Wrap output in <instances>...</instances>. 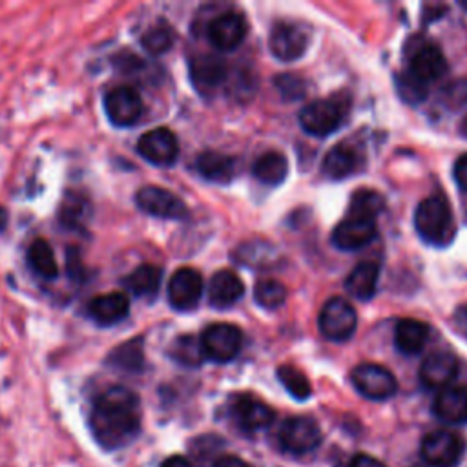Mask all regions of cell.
Instances as JSON below:
<instances>
[{
  "label": "cell",
  "instance_id": "31",
  "mask_svg": "<svg viewBox=\"0 0 467 467\" xmlns=\"http://www.w3.org/2000/svg\"><path fill=\"white\" fill-rule=\"evenodd\" d=\"M288 171L286 157L279 151H265L254 162V177L263 184L275 186L285 181Z\"/></svg>",
  "mask_w": 467,
  "mask_h": 467
},
{
  "label": "cell",
  "instance_id": "42",
  "mask_svg": "<svg viewBox=\"0 0 467 467\" xmlns=\"http://www.w3.org/2000/svg\"><path fill=\"white\" fill-rule=\"evenodd\" d=\"M212 467H250V465L235 454H224V456H219Z\"/></svg>",
  "mask_w": 467,
  "mask_h": 467
},
{
  "label": "cell",
  "instance_id": "16",
  "mask_svg": "<svg viewBox=\"0 0 467 467\" xmlns=\"http://www.w3.org/2000/svg\"><path fill=\"white\" fill-rule=\"evenodd\" d=\"M458 374V358L449 350L429 354L420 365V381L427 389H445Z\"/></svg>",
  "mask_w": 467,
  "mask_h": 467
},
{
  "label": "cell",
  "instance_id": "10",
  "mask_svg": "<svg viewBox=\"0 0 467 467\" xmlns=\"http://www.w3.org/2000/svg\"><path fill=\"white\" fill-rule=\"evenodd\" d=\"M310 42L308 31L296 22H277L274 24L268 38L272 55L281 62H292L299 58Z\"/></svg>",
  "mask_w": 467,
  "mask_h": 467
},
{
  "label": "cell",
  "instance_id": "4",
  "mask_svg": "<svg viewBox=\"0 0 467 467\" xmlns=\"http://www.w3.org/2000/svg\"><path fill=\"white\" fill-rule=\"evenodd\" d=\"M199 339L204 358L217 363H226L239 354L243 332L232 323H213L204 328Z\"/></svg>",
  "mask_w": 467,
  "mask_h": 467
},
{
  "label": "cell",
  "instance_id": "7",
  "mask_svg": "<svg viewBox=\"0 0 467 467\" xmlns=\"http://www.w3.org/2000/svg\"><path fill=\"white\" fill-rule=\"evenodd\" d=\"M356 390L368 400H387L396 394L398 383L390 370L376 363H361L350 374Z\"/></svg>",
  "mask_w": 467,
  "mask_h": 467
},
{
  "label": "cell",
  "instance_id": "19",
  "mask_svg": "<svg viewBox=\"0 0 467 467\" xmlns=\"http://www.w3.org/2000/svg\"><path fill=\"white\" fill-rule=\"evenodd\" d=\"M232 418L243 431L254 432L266 429L274 421V410L261 400L243 394L232 403Z\"/></svg>",
  "mask_w": 467,
  "mask_h": 467
},
{
  "label": "cell",
  "instance_id": "12",
  "mask_svg": "<svg viewBox=\"0 0 467 467\" xmlns=\"http://www.w3.org/2000/svg\"><path fill=\"white\" fill-rule=\"evenodd\" d=\"M137 151L155 166H170L179 155V142L168 128H153L137 140Z\"/></svg>",
  "mask_w": 467,
  "mask_h": 467
},
{
  "label": "cell",
  "instance_id": "15",
  "mask_svg": "<svg viewBox=\"0 0 467 467\" xmlns=\"http://www.w3.org/2000/svg\"><path fill=\"white\" fill-rule=\"evenodd\" d=\"M447 71V60L443 51L432 42H421L409 53V73L421 82L440 78Z\"/></svg>",
  "mask_w": 467,
  "mask_h": 467
},
{
  "label": "cell",
  "instance_id": "20",
  "mask_svg": "<svg viewBox=\"0 0 467 467\" xmlns=\"http://www.w3.org/2000/svg\"><path fill=\"white\" fill-rule=\"evenodd\" d=\"M130 314V299L122 292L97 296L88 303V316L102 327L120 323Z\"/></svg>",
  "mask_w": 467,
  "mask_h": 467
},
{
  "label": "cell",
  "instance_id": "36",
  "mask_svg": "<svg viewBox=\"0 0 467 467\" xmlns=\"http://www.w3.org/2000/svg\"><path fill=\"white\" fill-rule=\"evenodd\" d=\"M277 378L283 383V387L296 398V400H306L312 392V387L306 379V376L297 370L292 365H281L277 368Z\"/></svg>",
  "mask_w": 467,
  "mask_h": 467
},
{
  "label": "cell",
  "instance_id": "17",
  "mask_svg": "<svg viewBox=\"0 0 467 467\" xmlns=\"http://www.w3.org/2000/svg\"><path fill=\"white\" fill-rule=\"evenodd\" d=\"M376 221L363 217H345L332 232V243L339 250H359L376 237Z\"/></svg>",
  "mask_w": 467,
  "mask_h": 467
},
{
  "label": "cell",
  "instance_id": "27",
  "mask_svg": "<svg viewBox=\"0 0 467 467\" xmlns=\"http://www.w3.org/2000/svg\"><path fill=\"white\" fill-rule=\"evenodd\" d=\"M195 168L197 171L212 182H228L234 177L235 171V162L230 155L206 150L197 155L195 159Z\"/></svg>",
  "mask_w": 467,
  "mask_h": 467
},
{
  "label": "cell",
  "instance_id": "30",
  "mask_svg": "<svg viewBox=\"0 0 467 467\" xmlns=\"http://www.w3.org/2000/svg\"><path fill=\"white\" fill-rule=\"evenodd\" d=\"M142 337H135L115 347L108 356V365L124 372H140L144 368Z\"/></svg>",
  "mask_w": 467,
  "mask_h": 467
},
{
  "label": "cell",
  "instance_id": "5",
  "mask_svg": "<svg viewBox=\"0 0 467 467\" xmlns=\"http://www.w3.org/2000/svg\"><path fill=\"white\" fill-rule=\"evenodd\" d=\"M358 327V317L348 301L330 297L319 312V330L330 341L348 339Z\"/></svg>",
  "mask_w": 467,
  "mask_h": 467
},
{
  "label": "cell",
  "instance_id": "45",
  "mask_svg": "<svg viewBox=\"0 0 467 467\" xmlns=\"http://www.w3.org/2000/svg\"><path fill=\"white\" fill-rule=\"evenodd\" d=\"M460 131H462V135L467 137V115L463 117V120H462V124H460Z\"/></svg>",
  "mask_w": 467,
  "mask_h": 467
},
{
  "label": "cell",
  "instance_id": "40",
  "mask_svg": "<svg viewBox=\"0 0 467 467\" xmlns=\"http://www.w3.org/2000/svg\"><path fill=\"white\" fill-rule=\"evenodd\" d=\"M452 321H454V327L456 330L467 337V303H462L456 306L454 310V316H452Z\"/></svg>",
  "mask_w": 467,
  "mask_h": 467
},
{
  "label": "cell",
  "instance_id": "44",
  "mask_svg": "<svg viewBox=\"0 0 467 467\" xmlns=\"http://www.w3.org/2000/svg\"><path fill=\"white\" fill-rule=\"evenodd\" d=\"M5 226H7V212H5V208L0 206V232H4Z\"/></svg>",
  "mask_w": 467,
  "mask_h": 467
},
{
  "label": "cell",
  "instance_id": "23",
  "mask_svg": "<svg viewBox=\"0 0 467 467\" xmlns=\"http://www.w3.org/2000/svg\"><path fill=\"white\" fill-rule=\"evenodd\" d=\"M359 166L358 150L347 142L336 144L323 159L321 170L328 179L339 181L352 175Z\"/></svg>",
  "mask_w": 467,
  "mask_h": 467
},
{
  "label": "cell",
  "instance_id": "34",
  "mask_svg": "<svg viewBox=\"0 0 467 467\" xmlns=\"http://www.w3.org/2000/svg\"><path fill=\"white\" fill-rule=\"evenodd\" d=\"M170 354L177 363L186 367H199L204 359L201 339L192 334H184L177 337L170 348Z\"/></svg>",
  "mask_w": 467,
  "mask_h": 467
},
{
  "label": "cell",
  "instance_id": "14",
  "mask_svg": "<svg viewBox=\"0 0 467 467\" xmlns=\"http://www.w3.org/2000/svg\"><path fill=\"white\" fill-rule=\"evenodd\" d=\"M246 20L241 13H221L217 15L206 29L208 40L221 51L235 49L246 36Z\"/></svg>",
  "mask_w": 467,
  "mask_h": 467
},
{
  "label": "cell",
  "instance_id": "29",
  "mask_svg": "<svg viewBox=\"0 0 467 467\" xmlns=\"http://www.w3.org/2000/svg\"><path fill=\"white\" fill-rule=\"evenodd\" d=\"M89 217H91V204L88 197L78 192L66 193L58 212L60 224L69 230H80L89 221Z\"/></svg>",
  "mask_w": 467,
  "mask_h": 467
},
{
  "label": "cell",
  "instance_id": "13",
  "mask_svg": "<svg viewBox=\"0 0 467 467\" xmlns=\"http://www.w3.org/2000/svg\"><path fill=\"white\" fill-rule=\"evenodd\" d=\"M202 296V277L195 268L184 266L173 272L168 283V301L175 310H192Z\"/></svg>",
  "mask_w": 467,
  "mask_h": 467
},
{
  "label": "cell",
  "instance_id": "37",
  "mask_svg": "<svg viewBox=\"0 0 467 467\" xmlns=\"http://www.w3.org/2000/svg\"><path fill=\"white\" fill-rule=\"evenodd\" d=\"M173 44V31L168 24L159 22L151 26L144 35H142V46L151 53V55H161L166 53Z\"/></svg>",
  "mask_w": 467,
  "mask_h": 467
},
{
  "label": "cell",
  "instance_id": "32",
  "mask_svg": "<svg viewBox=\"0 0 467 467\" xmlns=\"http://www.w3.org/2000/svg\"><path fill=\"white\" fill-rule=\"evenodd\" d=\"M27 265L42 279H55L58 275V265L55 252L46 239H35L27 248Z\"/></svg>",
  "mask_w": 467,
  "mask_h": 467
},
{
  "label": "cell",
  "instance_id": "22",
  "mask_svg": "<svg viewBox=\"0 0 467 467\" xmlns=\"http://www.w3.org/2000/svg\"><path fill=\"white\" fill-rule=\"evenodd\" d=\"M244 285L232 270H219L212 275L208 285V301L215 308L232 306L241 299Z\"/></svg>",
  "mask_w": 467,
  "mask_h": 467
},
{
  "label": "cell",
  "instance_id": "3",
  "mask_svg": "<svg viewBox=\"0 0 467 467\" xmlns=\"http://www.w3.org/2000/svg\"><path fill=\"white\" fill-rule=\"evenodd\" d=\"M348 108L350 97L347 93H336L332 97L317 99L301 109L299 124L310 135L327 137L343 124Z\"/></svg>",
  "mask_w": 467,
  "mask_h": 467
},
{
  "label": "cell",
  "instance_id": "25",
  "mask_svg": "<svg viewBox=\"0 0 467 467\" xmlns=\"http://www.w3.org/2000/svg\"><path fill=\"white\" fill-rule=\"evenodd\" d=\"M234 257L250 268H272L279 261L277 248L263 239H250L235 248Z\"/></svg>",
  "mask_w": 467,
  "mask_h": 467
},
{
  "label": "cell",
  "instance_id": "26",
  "mask_svg": "<svg viewBox=\"0 0 467 467\" xmlns=\"http://www.w3.org/2000/svg\"><path fill=\"white\" fill-rule=\"evenodd\" d=\"M429 341V327L418 319H401L394 328L396 348L407 356H414L423 350Z\"/></svg>",
  "mask_w": 467,
  "mask_h": 467
},
{
  "label": "cell",
  "instance_id": "11",
  "mask_svg": "<svg viewBox=\"0 0 467 467\" xmlns=\"http://www.w3.org/2000/svg\"><path fill=\"white\" fill-rule=\"evenodd\" d=\"M137 206L148 215L161 219H184L188 217L186 204L170 190L161 186H142L135 193Z\"/></svg>",
  "mask_w": 467,
  "mask_h": 467
},
{
  "label": "cell",
  "instance_id": "24",
  "mask_svg": "<svg viewBox=\"0 0 467 467\" xmlns=\"http://www.w3.org/2000/svg\"><path fill=\"white\" fill-rule=\"evenodd\" d=\"M378 279H379V265L374 261H361L347 275L345 288L352 297L367 301L374 297Z\"/></svg>",
  "mask_w": 467,
  "mask_h": 467
},
{
  "label": "cell",
  "instance_id": "18",
  "mask_svg": "<svg viewBox=\"0 0 467 467\" xmlns=\"http://www.w3.org/2000/svg\"><path fill=\"white\" fill-rule=\"evenodd\" d=\"M190 78L202 95L213 93L226 78V64L215 55H197L190 60Z\"/></svg>",
  "mask_w": 467,
  "mask_h": 467
},
{
  "label": "cell",
  "instance_id": "38",
  "mask_svg": "<svg viewBox=\"0 0 467 467\" xmlns=\"http://www.w3.org/2000/svg\"><path fill=\"white\" fill-rule=\"evenodd\" d=\"M396 88L400 97L409 104H420L427 97V84L410 75L409 71L396 75Z\"/></svg>",
  "mask_w": 467,
  "mask_h": 467
},
{
  "label": "cell",
  "instance_id": "41",
  "mask_svg": "<svg viewBox=\"0 0 467 467\" xmlns=\"http://www.w3.org/2000/svg\"><path fill=\"white\" fill-rule=\"evenodd\" d=\"M348 467H387V465L370 454H356L348 462Z\"/></svg>",
  "mask_w": 467,
  "mask_h": 467
},
{
  "label": "cell",
  "instance_id": "43",
  "mask_svg": "<svg viewBox=\"0 0 467 467\" xmlns=\"http://www.w3.org/2000/svg\"><path fill=\"white\" fill-rule=\"evenodd\" d=\"M161 467H193V465H192V462H190L188 458H184V456H170V458H166V460L162 462Z\"/></svg>",
  "mask_w": 467,
  "mask_h": 467
},
{
  "label": "cell",
  "instance_id": "1",
  "mask_svg": "<svg viewBox=\"0 0 467 467\" xmlns=\"http://www.w3.org/2000/svg\"><path fill=\"white\" fill-rule=\"evenodd\" d=\"M89 431L102 449L128 445L140 431L139 396L122 385L100 392L89 412Z\"/></svg>",
  "mask_w": 467,
  "mask_h": 467
},
{
  "label": "cell",
  "instance_id": "39",
  "mask_svg": "<svg viewBox=\"0 0 467 467\" xmlns=\"http://www.w3.org/2000/svg\"><path fill=\"white\" fill-rule=\"evenodd\" d=\"M454 179L462 190L467 192V153L458 157L454 164Z\"/></svg>",
  "mask_w": 467,
  "mask_h": 467
},
{
  "label": "cell",
  "instance_id": "35",
  "mask_svg": "<svg viewBox=\"0 0 467 467\" xmlns=\"http://www.w3.org/2000/svg\"><path fill=\"white\" fill-rule=\"evenodd\" d=\"M254 299L263 308H277L286 299V288L275 279H259L254 286Z\"/></svg>",
  "mask_w": 467,
  "mask_h": 467
},
{
  "label": "cell",
  "instance_id": "6",
  "mask_svg": "<svg viewBox=\"0 0 467 467\" xmlns=\"http://www.w3.org/2000/svg\"><path fill=\"white\" fill-rule=\"evenodd\" d=\"M321 429L308 416H292L279 429V443L292 454H306L321 443Z\"/></svg>",
  "mask_w": 467,
  "mask_h": 467
},
{
  "label": "cell",
  "instance_id": "28",
  "mask_svg": "<svg viewBox=\"0 0 467 467\" xmlns=\"http://www.w3.org/2000/svg\"><path fill=\"white\" fill-rule=\"evenodd\" d=\"M161 281L162 270L157 265L144 263L126 275L124 285L137 297H153L161 286Z\"/></svg>",
  "mask_w": 467,
  "mask_h": 467
},
{
  "label": "cell",
  "instance_id": "21",
  "mask_svg": "<svg viewBox=\"0 0 467 467\" xmlns=\"http://www.w3.org/2000/svg\"><path fill=\"white\" fill-rule=\"evenodd\" d=\"M432 410L441 421L467 423V385L441 389L434 400Z\"/></svg>",
  "mask_w": 467,
  "mask_h": 467
},
{
  "label": "cell",
  "instance_id": "9",
  "mask_svg": "<svg viewBox=\"0 0 467 467\" xmlns=\"http://www.w3.org/2000/svg\"><path fill=\"white\" fill-rule=\"evenodd\" d=\"M142 99L131 86H117L104 95V111L111 124L128 128L139 122L142 115Z\"/></svg>",
  "mask_w": 467,
  "mask_h": 467
},
{
  "label": "cell",
  "instance_id": "8",
  "mask_svg": "<svg viewBox=\"0 0 467 467\" xmlns=\"http://www.w3.org/2000/svg\"><path fill=\"white\" fill-rule=\"evenodd\" d=\"M462 452L463 441L452 431H432L421 440V456L431 467H456Z\"/></svg>",
  "mask_w": 467,
  "mask_h": 467
},
{
  "label": "cell",
  "instance_id": "2",
  "mask_svg": "<svg viewBox=\"0 0 467 467\" xmlns=\"http://www.w3.org/2000/svg\"><path fill=\"white\" fill-rule=\"evenodd\" d=\"M414 226L425 243L434 246L449 244L454 235V219L447 199L441 195L423 199L416 208Z\"/></svg>",
  "mask_w": 467,
  "mask_h": 467
},
{
  "label": "cell",
  "instance_id": "33",
  "mask_svg": "<svg viewBox=\"0 0 467 467\" xmlns=\"http://www.w3.org/2000/svg\"><path fill=\"white\" fill-rule=\"evenodd\" d=\"M385 208V199L376 190H359L352 195L348 204V217H363V219H376V215Z\"/></svg>",
  "mask_w": 467,
  "mask_h": 467
}]
</instances>
